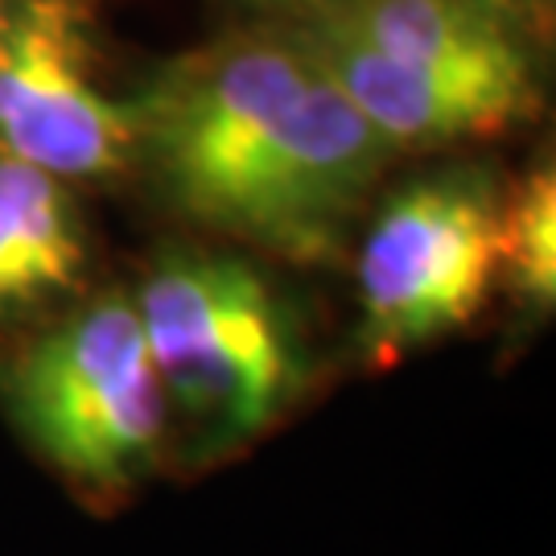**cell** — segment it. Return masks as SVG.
<instances>
[{"mask_svg":"<svg viewBox=\"0 0 556 556\" xmlns=\"http://www.w3.org/2000/svg\"><path fill=\"white\" fill-rule=\"evenodd\" d=\"M17 425L41 457L87 491H124L153 470L165 441V392L137 301H87L41 334L9 371Z\"/></svg>","mask_w":556,"mask_h":556,"instance_id":"cell-4","label":"cell"},{"mask_svg":"<svg viewBox=\"0 0 556 556\" xmlns=\"http://www.w3.org/2000/svg\"><path fill=\"white\" fill-rule=\"evenodd\" d=\"M243 9H256V13H273V17H305V13H314L321 4H330V0H239Z\"/></svg>","mask_w":556,"mask_h":556,"instance_id":"cell-9","label":"cell"},{"mask_svg":"<svg viewBox=\"0 0 556 556\" xmlns=\"http://www.w3.org/2000/svg\"><path fill=\"white\" fill-rule=\"evenodd\" d=\"M137 314L165 404L211 450L252 441L298 396V334L248 260L174 248L149 268Z\"/></svg>","mask_w":556,"mask_h":556,"instance_id":"cell-3","label":"cell"},{"mask_svg":"<svg viewBox=\"0 0 556 556\" xmlns=\"http://www.w3.org/2000/svg\"><path fill=\"white\" fill-rule=\"evenodd\" d=\"M503 202L482 169H441L383 199L358 243V338L371 363H396L486 305L507 256Z\"/></svg>","mask_w":556,"mask_h":556,"instance_id":"cell-5","label":"cell"},{"mask_svg":"<svg viewBox=\"0 0 556 556\" xmlns=\"http://www.w3.org/2000/svg\"><path fill=\"white\" fill-rule=\"evenodd\" d=\"M293 21L392 153L491 140L540 116L536 17L516 0H330Z\"/></svg>","mask_w":556,"mask_h":556,"instance_id":"cell-2","label":"cell"},{"mask_svg":"<svg viewBox=\"0 0 556 556\" xmlns=\"http://www.w3.org/2000/svg\"><path fill=\"white\" fill-rule=\"evenodd\" d=\"M507 219V256L503 273L516 293L532 305H553L556 298V174L553 161L532 165L523 181L503 202Z\"/></svg>","mask_w":556,"mask_h":556,"instance_id":"cell-8","label":"cell"},{"mask_svg":"<svg viewBox=\"0 0 556 556\" xmlns=\"http://www.w3.org/2000/svg\"><path fill=\"white\" fill-rule=\"evenodd\" d=\"M132 112L137 165L178 215L298 264L334 256L396 157L298 21L178 54Z\"/></svg>","mask_w":556,"mask_h":556,"instance_id":"cell-1","label":"cell"},{"mask_svg":"<svg viewBox=\"0 0 556 556\" xmlns=\"http://www.w3.org/2000/svg\"><path fill=\"white\" fill-rule=\"evenodd\" d=\"M87 231L71 181L0 153V318L75 289Z\"/></svg>","mask_w":556,"mask_h":556,"instance_id":"cell-7","label":"cell"},{"mask_svg":"<svg viewBox=\"0 0 556 556\" xmlns=\"http://www.w3.org/2000/svg\"><path fill=\"white\" fill-rule=\"evenodd\" d=\"M523 13H532V17H540V4H548V0H516Z\"/></svg>","mask_w":556,"mask_h":556,"instance_id":"cell-10","label":"cell"},{"mask_svg":"<svg viewBox=\"0 0 556 556\" xmlns=\"http://www.w3.org/2000/svg\"><path fill=\"white\" fill-rule=\"evenodd\" d=\"M0 153L62 181L137 165V112L100 79L96 0H0Z\"/></svg>","mask_w":556,"mask_h":556,"instance_id":"cell-6","label":"cell"}]
</instances>
